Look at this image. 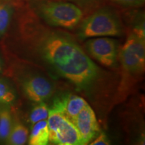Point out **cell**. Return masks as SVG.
Returning <instances> with one entry per match:
<instances>
[{"instance_id": "cell-1", "label": "cell", "mask_w": 145, "mask_h": 145, "mask_svg": "<svg viewBox=\"0 0 145 145\" xmlns=\"http://www.w3.org/2000/svg\"><path fill=\"white\" fill-rule=\"evenodd\" d=\"M22 36L32 57L70 83L77 91L95 99L108 91V74L69 34L33 23L25 28Z\"/></svg>"}, {"instance_id": "cell-2", "label": "cell", "mask_w": 145, "mask_h": 145, "mask_svg": "<svg viewBox=\"0 0 145 145\" xmlns=\"http://www.w3.org/2000/svg\"><path fill=\"white\" fill-rule=\"evenodd\" d=\"M69 94H63L52 101L47 118L49 142L58 145H82L80 135L65 114V106Z\"/></svg>"}, {"instance_id": "cell-3", "label": "cell", "mask_w": 145, "mask_h": 145, "mask_svg": "<svg viewBox=\"0 0 145 145\" xmlns=\"http://www.w3.org/2000/svg\"><path fill=\"white\" fill-rule=\"evenodd\" d=\"M37 13L50 26L72 29L83 18V12L71 3L58 1H41L37 5Z\"/></svg>"}, {"instance_id": "cell-4", "label": "cell", "mask_w": 145, "mask_h": 145, "mask_svg": "<svg viewBox=\"0 0 145 145\" xmlns=\"http://www.w3.org/2000/svg\"><path fill=\"white\" fill-rule=\"evenodd\" d=\"M121 24L114 14L100 10L86 18L77 32L78 37L85 40L92 37L122 36Z\"/></svg>"}, {"instance_id": "cell-5", "label": "cell", "mask_w": 145, "mask_h": 145, "mask_svg": "<svg viewBox=\"0 0 145 145\" xmlns=\"http://www.w3.org/2000/svg\"><path fill=\"white\" fill-rule=\"evenodd\" d=\"M118 57L126 75L143 73L145 68V36L132 30L118 53Z\"/></svg>"}, {"instance_id": "cell-6", "label": "cell", "mask_w": 145, "mask_h": 145, "mask_svg": "<svg viewBox=\"0 0 145 145\" xmlns=\"http://www.w3.org/2000/svg\"><path fill=\"white\" fill-rule=\"evenodd\" d=\"M85 48L87 53L104 66L117 67L119 50L116 40L110 38L90 39L85 43Z\"/></svg>"}, {"instance_id": "cell-7", "label": "cell", "mask_w": 145, "mask_h": 145, "mask_svg": "<svg viewBox=\"0 0 145 145\" xmlns=\"http://www.w3.org/2000/svg\"><path fill=\"white\" fill-rule=\"evenodd\" d=\"M24 93L29 100L35 103L48 100L54 93V85L40 75H32L22 83Z\"/></svg>"}, {"instance_id": "cell-8", "label": "cell", "mask_w": 145, "mask_h": 145, "mask_svg": "<svg viewBox=\"0 0 145 145\" xmlns=\"http://www.w3.org/2000/svg\"><path fill=\"white\" fill-rule=\"evenodd\" d=\"M73 124L80 135L82 145L88 144L100 132L95 112L88 103L78 114Z\"/></svg>"}, {"instance_id": "cell-9", "label": "cell", "mask_w": 145, "mask_h": 145, "mask_svg": "<svg viewBox=\"0 0 145 145\" xmlns=\"http://www.w3.org/2000/svg\"><path fill=\"white\" fill-rule=\"evenodd\" d=\"M30 145H46L49 142V130L46 120L32 125L28 140Z\"/></svg>"}, {"instance_id": "cell-10", "label": "cell", "mask_w": 145, "mask_h": 145, "mask_svg": "<svg viewBox=\"0 0 145 145\" xmlns=\"http://www.w3.org/2000/svg\"><path fill=\"white\" fill-rule=\"evenodd\" d=\"M28 128L22 123L16 122L13 123L12 129L5 142L10 145L24 144L28 140Z\"/></svg>"}, {"instance_id": "cell-11", "label": "cell", "mask_w": 145, "mask_h": 145, "mask_svg": "<svg viewBox=\"0 0 145 145\" xmlns=\"http://www.w3.org/2000/svg\"><path fill=\"white\" fill-rule=\"evenodd\" d=\"M87 104L88 102L86 99L80 96L69 95L65 106V114L68 118L73 123L76 117Z\"/></svg>"}, {"instance_id": "cell-12", "label": "cell", "mask_w": 145, "mask_h": 145, "mask_svg": "<svg viewBox=\"0 0 145 145\" xmlns=\"http://www.w3.org/2000/svg\"><path fill=\"white\" fill-rule=\"evenodd\" d=\"M12 114L8 106H3L0 110V142H5L12 129Z\"/></svg>"}, {"instance_id": "cell-13", "label": "cell", "mask_w": 145, "mask_h": 145, "mask_svg": "<svg viewBox=\"0 0 145 145\" xmlns=\"http://www.w3.org/2000/svg\"><path fill=\"white\" fill-rule=\"evenodd\" d=\"M16 100L15 91L4 79H0V105L9 106Z\"/></svg>"}, {"instance_id": "cell-14", "label": "cell", "mask_w": 145, "mask_h": 145, "mask_svg": "<svg viewBox=\"0 0 145 145\" xmlns=\"http://www.w3.org/2000/svg\"><path fill=\"white\" fill-rule=\"evenodd\" d=\"M48 112L49 107L45 103V101L36 103V105L33 107L29 114V122L33 125L39 121L47 120Z\"/></svg>"}, {"instance_id": "cell-15", "label": "cell", "mask_w": 145, "mask_h": 145, "mask_svg": "<svg viewBox=\"0 0 145 145\" xmlns=\"http://www.w3.org/2000/svg\"><path fill=\"white\" fill-rule=\"evenodd\" d=\"M12 10L8 5L0 3V36L5 33L10 24Z\"/></svg>"}, {"instance_id": "cell-16", "label": "cell", "mask_w": 145, "mask_h": 145, "mask_svg": "<svg viewBox=\"0 0 145 145\" xmlns=\"http://www.w3.org/2000/svg\"><path fill=\"white\" fill-rule=\"evenodd\" d=\"M93 140L90 142L91 145H108L110 144L108 137L104 132H99Z\"/></svg>"}, {"instance_id": "cell-17", "label": "cell", "mask_w": 145, "mask_h": 145, "mask_svg": "<svg viewBox=\"0 0 145 145\" xmlns=\"http://www.w3.org/2000/svg\"><path fill=\"white\" fill-rule=\"evenodd\" d=\"M113 1L126 6H137L142 4L144 0H113Z\"/></svg>"}, {"instance_id": "cell-18", "label": "cell", "mask_w": 145, "mask_h": 145, "mask_svg": "<svg viewBox=\"0 0 145 145\" xmlns=\"http://www.w3.org/2000/svg\"><path fill=\"white\" fill-rule=\"evenodd\" d=\"M1 69H2V67H1V61H0V73H1Z\"/></svg>"}, {"instance_id": "cell-19", "label": "cell", "mask_w": 145, "mask_h": 145, "mask_svg": "<svg viewBox=\"0 0 145 145\" xmlns=\"http://www.w3.org/2000/svg\"><path fill=\"white\" fill-rule=\"evenodd\" d=\"M1 107H0V110H1Z\"/></svg>"}]
</instances>
